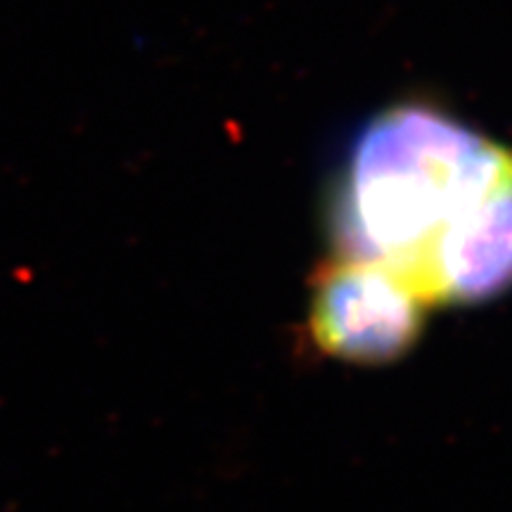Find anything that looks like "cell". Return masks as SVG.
<instances>
[{
  "mask_svg": "<svg viewBox=\"0 0 512 512\" xmlns=\"http://www.w3.org/2000/svg\"><path fill=\"white\" fill-rule=\"evenodd\" d=\"M510 169L512 147L434 105L387 107L342 164L330 207L337 256L387 266L411 285L434 245Z\"/></svg>",
  "mask_w": 512,
  "mask_h": 512,
  "instance_id": "6da1fadb",
  "label": "cell"
},
{
  "mask_svg": "<svg viewBox=\"0 0 512 512\" xmlns=\"http://www.w3.org/2000/svg\"><path fill=\"white\" fill-rule=\"evenodd\" d=\"M422 302L477 304L512 285V169L441 238L411 280Z\"/></svg>",
  "mask_w": 512,
  "mask_h": 512,
  "instance_id": "3957f363",
  "label": "cell"
},
{
  "mask_svg": "<svg viewBox=\"0 0 512 512\" xmlns=\"http://www.w3.org/2000/svg\"><path fill=\"white\" fill-rule=\"evenodd\" d=\"M425 309L420 294L392 268L337 256L313 280L309 332L323 354L377 366L413 349Z\"/></svg>",
  "mask_w": 512,
  "mask_h": 512,
  "instance_id": "7a4b0ae2",
  "label": "cell"
}]
</instances>
